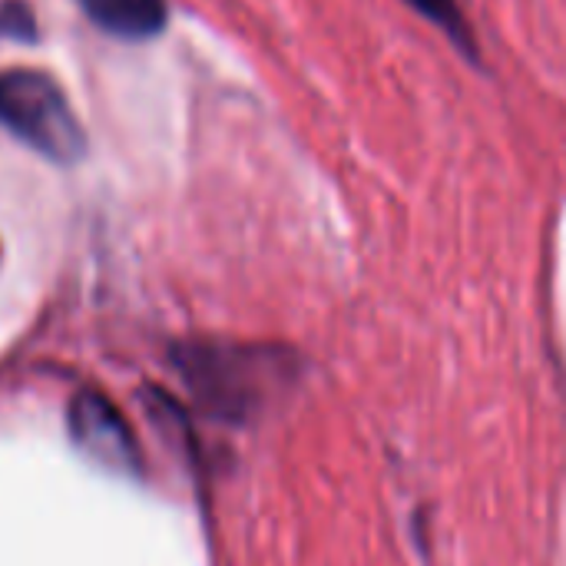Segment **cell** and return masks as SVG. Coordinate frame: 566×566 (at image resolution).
Returning <instances> with one entry per match:
<instances>
[{"mask_svg":"<svg viewBox=\"0 0 566 566\" xmlns=\"http://www.w3.org/2000/svg\"><path fill=\"white\" fill-rule=\"evenodd\" d=\"M179 371L192 391L222 418L242 421L295 375V355L265 345L196 342L179 352Z\"/></svg>","mask_w":566,"mask_h":566,"instance_id":"1","label":"cell"},{"mask_svg":"<svg viewBox=\"0 0 566 566\" xmlns=\"http://www.w3.org/2000/svg\"><path fill=\"white\" fill-rule=\"evenodd\" d=\"M0 126L50 163H76L86 133L60 83L30 66L0 73Z\"/></svg>","mask_w":566,"mask_h":566,"instance_id":"2","label":"cell"},{"mask_svg":"<svg viewBox=\"0 0 566 566\" xmlns=\"http://www.w3.org/2000/svg\"><path fill=\"white\" fill-rule=\"evenodd\" d=\"M70 434H73V444L106 471L136 474L143 464L139 448L123 415L116 411L109 398L96 391H83L70 401Z\"/></svg>","mask_w":566,"mask_h":566,"instance_id":"3","label":"cell"},{"mask_svg":"<svg viewBox=\"0 0 566 566\" xmlns=\"http://www.w3.org/2000/svg\"><path fill=\"white\" fill-rule=\"evenodd\" d=\"M83 13L119 40H149L166 27V0H80Z\"/></svg>","mask_w":566,"mask_h":566,"instance_id":"4","label":"cell"},{"mask_svg":"<svg viewBox=\"0 0 566 566\" xmlns=\"http://www.w3.org/2000/svg\"><path fill=\"white\" fill-rule=\"evenodd\" d=\"M408 3L418 17H424L431 27H438L451 43L454 50L471 60V63H481V40L474 33V23L471 17L464 13V3L461 0H401Z\"/></svg>","mask_w":566,"mask_h":566,"instance_id":"5","label":"cell"},{"mask_svg":"<svg viewBox=\"0 0 566 566\" xmlns=\"http://www.w3.org/2000/svg\"><path fill=\"white\" fill-rule=\"evenodd\" d=\"M33 27H36V23H33V13H30L27 3L7 0V3L0 7V33H7V36H13V40H33V36H36Z\"/></svg>","mask_w":566,"mask_h":566,"instance_id":"6","label":"cell"}]
</instances>
